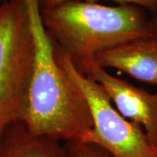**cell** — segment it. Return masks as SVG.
<instances>
[{
	"label": "cell",
	"mask_w": 157,
	"mask_h": 157,
	"mask_svg": "<svg viewBox=\"0 0 157 157\" xmlns=\"http://www.w3.org/2000/svg\"><path fill=\"white\" fill-rule=\"evenodd\" d=\"M34 39L28 98L21 122L31 135L82 142L94 127L88 103L57 59L37 0H25Z\"/></svg>",
	"instance_id": "6da1fadb"
},
{
	"label": "cell",
	"mask_w": 157,
	"mask_h": 157,
	"mask_svg": "<svg viewBox=\"0 0 157 157\" xmlns=\"http://www.w3.org/2000/svg\"><path fill=\"white\" fill-rule=\"evenodd\" d=\"M41 17L54 46L75 64L131 41L155 37L146 10L135 5L73 0L41 11Z\"/></svg>",
	"instance_id": "7a4b0ae2"
},
{
	"label": "cell",
	"mask_w": 157,
	"mask_h": 157,
	"mask_svg": "<svg viewBox=\"0 0 157 157\" xmlns=\"http://www.w3.org/2000/svg\"><path fill=\"white\" fill-rule=\"evenodd\" d=\"M33 59V33L25 1H3L0 5V142L11 124L22 120Z\"/></svg>",
	"instance_id": "3957f363"
},
{
	"label": "cell",
	"mask_w": 157,
	"mask_h": 157,
	"mask_svg": "<svg viewBox=\"0 0 157 157\" xmlns=\"http://www.w3.org/2000/svg\"><path fill=\"white\" fill-rule=\"evenodd\" d=\"M55 53L91 110L94 127L82 142L100 147L111 157H157V146L150 141L142 127L118 112L103 87L81 73L70 57L56 47Z\"/></svg>",
	"instance_id": "277c9868"
},
{
	"label": "cell",
	"mask_w": 157,
	"mask_h": 157,
	"mask_svg": "<svg viewBox=\"0 0 157 157\" xmlns=\"http://www.w3.org/2000/svg\"><path fill=\"white\" fill-rule=\"evenodd\" d=\"M74 65L81 73L101 85L118 112L142 127L150 141L157 146V91L149 93L113 76L100 67L94 59Z\"/></svg>",
	"instance_id": "5b68a950"
},
{
	"label": "cell",
	"mask_w": 157,
	"mask_h": 157,
	"mask_svg": "<svg viewBox=\"0 0 157 157\" xmlns=\"http://www.w3.org/2000/svg\"><path fill=\"white\" fill-rule=\"evenodd\" d=\"M96 63L117 69L130 77L157 86V37L137 39L98 53Z\"/></svg>",
	"instance_id": "8992f818"
},
{
	"label": "cell",
	"mask_w": 157,
	"mask_h": 157,
	"mask_svg": "<svg viewBox=\"0 0 157 157\" xmlns=\"http://www.w3.org/2000/svg\"><path fill=\"white\" fill-rule=\"evenodd\" d=\"M0 157H66L59 140L31 135L21 121L11 124L0 142Z\"/></svg>",
	"instance_id": "52a82bcc"
},
{
	"label": "cell",
	"mask_w": 157,
	"mask_h": 157,
	"mask_svg": "<svg viewBox=\"0 0 157 157\" xmlns=\"http://www.w3.org/2000/svg\"><path fill=\"white\" fill-rule=\"evenodd\" d=\"M63 148L66 157H111L100 147L75 140L64 142Z\"/></svg>",
	"instance_id": "ba28073f"
},
{
	"label": "cell",
	"mask_w": 157,
	"mask_h": 157,
	"mask_svg": "<svg viewBox=\"0 0 157 157\" xmlns=\"http://www.w3.org/2000/svg\"><path fill=\"white\" fill-rule=\"evenodd\" d=\"M73 0H37L39 4L40 11H45L57 6H59L63 3ZM80 1H88V2H97L100 0H80ZM113 1L119 5H135L145 9L146 11H150L154 16L157 15V0H107Z\"/></svg>",
	"instance_id": "9c48e42d"
},
{
	"label": "cell",
	"mask_w": 157,
	"mask_h": 157,
	"mask_svg": "<svg viewBox=\"0 0 157 157\" xmlns=\"http://www.w3.org/2000/svg\"><path fill=\"white\" fill-rule=\"evenodd\" d=\"M151 22L153 30H154V33H155V36L157 37V15L155 16L153 18H151Z\"/></svg>",
	"instance_id": "30bf717a"
}]
</instances>
